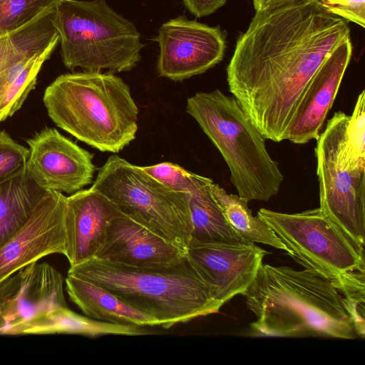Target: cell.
Segmentation results:
<instances>
[{"mask_svg": "<svg viewBox=\"0 0 365 365\" xmlns=\"http://www.w3.org/2000/svg\"><path fill=\"white\" fill-rule=\"evenodd\" d=\"M349 38L348 24L319 0H289L256 11L237 40L227 81L265 139L286 140L310 80Z\"/></svg>", "mask_w": 365, "mask_h": 365, "instance_id": "cell-1", "label": "cell"}, {"mask_svg": "<svg viewBox=\"0 0 365 365\" xmlns=\"http://www.w3.org/2000/svg\"><path fill=\"white\" fill-rule=\"evenodd\" d=\"M209 181L187 194L192 230L190 242L246 243L230 227L214 198Z\"/></svg>", "mask_w": 365, "mask_h": 365, "instance_id": "cell-20", "label": "cell"}, {"mask_svg": "<svg viewBox=\"0 0 365 365\" xmlns=\"http://www.w3.org/2000/svg\"><path fill=\"white\" fill-rule=\"evenodd\" d=\"M26 142V172L43 191L73 194L91 183L93 155L56 129L44 128Z\"/></svg>", "mask_w": 365, "mask_h": 365, "instance_id": "cell-12", "label": "cell"}, {"mask_svg": "<svg viewBox=\"0 0 365 365\" xmlns=\"http://www.w3.org/2000/svg\"><path fill=\"white\" fill-rule=\"evenodd\" d=\"M185 110L222 155L240 197L268 201L279 192L284 180L279 165L234 97L218 89L197 92L187 98Z\"/></svg>", "mask_w": 365, "mask_h": 365, "instance_id": "cell-5", "label": "cell"}, {"mask_svg": "<svg viewBox=\"0 0 365 365\" xmlns=\"http://www.w3.org/2000/svg\"><path fill=\"white\" fill-rule=\"evenodd\" d=\"M67 197L46 190L26 224L0 248V283L52 254L66 253Z\"/></svg>", "mask_w": 365, "mask_h": 365, "instance_id": "cell-11", "label": "cell"}, {"mask_svg": "<svg viewBox=\"0 0 365 365\" xmlns=\"http://www.w3.org/2000/svg\"><path fill=\"white\" fill-rule=\"evenodd\" d=\"M267 252L252 242H190L186 254L222 305L243 294Z\"/></svg>", "mask_w": 365, "mask_h": 365, "instance_id": "cell-13", "label": "cell"}, {"mask_svg": "<svg viewBox=\"0 0 365 365\" xmlns=\"http://www.w3.org/2000/svg\"><path fill=\"white\" fill-rule=\"evenodd\" d=\"M29 148L0 131V181L26 168Z\"/></svg>", "mask_w": 365, "mask_h": 365, "instance_id": "cell-27", "label": "cell"}, {"mask_svg": "<svg viewBox=\"0 0 365 365\" xmlns=\"http://www.w3.org/2000/svg\"><path fill=\"white\" fill-rule=\"evenodd\" d=\"M349 115L336 112L317 140L319 208L356 245L364 248L365 159L345 145Z\"/></svg>", "mask_w": 365, "mask_h": 365, "instance_id": "cell-8", "label": "cell"}, {"mask_svg": "<svg viewBox=\"0 0 365 365\" xmlns=\"http://www.w3.org/2000/svg\"><path fill=\"white\" fill-rule=\"evenodd\" d=\"M142 168L169 188L185 194L192 192L210 180L191 173L177 164L168 162Z\"/></svg>", "mask_w": 365, "mask_h": 365, "instance_id": "cell-26", "label": "cell"}, {"mask_svg": "<svg viewBox=\"0 0 365 365\" xmlns=\"http://www.w3.org/2000/svg\"><path fill=\"white\" fill-rule=\"evenodd\" d=\"M43 192L26 168L0 181V248L26 224Z\"/></svg>", "mask_w": 365, "mask_h": 365, "instance_id": "cell-19", "label": "cell"}, {"mask_svg": "<svg viewBox=\"0 0 365 365\" xmlns=\"http://www.w3.org/2000/svg\"><path fill=\"white\" fill-rule=\"evenodd\" d=\"M365 270L351 272L334 285L342 297L344 307L354 324L357 336L365 335Z\"/></svg>", "mask_w": 365, "mask_h": 365, "instance_id": "cell-25", "label": "cell"}, {"mask_svg": "<svg viewBox=\"0 0 365 365\" xmlns=\"http://www.w3.org/2000/svg\"><path fill=\"white\" fill-rule=\"evenodd\" d=\"M69 299L90 318L122 325L159 326L156 320L131 307L104 288L70 274L65 279Z\"/></svg>", "mask_w": 365, "mask_h": 365, "instance_id": "cell-18", "label": "cell"}, {"mask_svg": "<svg viewBox=\"0 0 365 365\" xmlns=\"http://www.w3.org/2000/svg\"><path fill=\"white\" fill-rule=\"evenodd\" d=\"M331 14L365 27V0H321Z\"/></svg>", "mask_w": 365, "mask_h": 365, "instance_id": "cell-28", "label": "cell"}, {"mask_svg": "<svg viewBox=\"0 0 365 365\" xmlns=\"http://www.w3.org/2000/svg\"><path fill=\"white\" fill-rule=\"evenodd\" d=\"M257 3H258V0H253L255 9L257 7Z\"/></svg>", "mask_w": 365, "mask_h": 365, "instance_id": "cell-31", "label": "cell"}, {"mask_svg": "<svg viewBox=\"0 0 365 365\" xmlns=\"http://www.w3.org/2000/svg\"><path fill=\"white\" fill-rule=\"evenodd\" d=\"M350 38L325 59L310 80L286 135V140L305 144L317 140L341 86L352 55Z\"/></svg>", "mask_w": 365, "mask_h": 365, "instance_id": "cell-15", "label": "cell"}, {"mask_svg": "<svg viewBox=\"0 0 365 365\" xmlns=\"http://www.w3.org/2000/svg\"><path fill=\"white\" fill-rule=\"evenodd\" d=\"M1 0H0V2H1Z\"/></svg>", "mask_w": 365, "mask_h": 365, "instance_id": "cell-32", "label": "cell"}, {"mask_svg": "<svg viewBox=\"0 0 365 365\" xmlns=\"http://www.w3.org/2000/svg\"><path fill=\"white\" fill-rule=\"evenodd\" d=\"M43 101L58 127L102 152L118 153L135 138L138 108L129 86L113 73L63 74Z\"/></svg>", "mask_w": 365, "mask_h": 365, "instance_id": "cell-4", "label": "cell"}, {"mask_svg": "<svg viewBox=\"0 0 365 365\" xmlns=\"http://www.w3.org/2000/svg\"><path fill=\"white\" fill-rule=\"evenodd\" d=\"M186 253L120 212L108 222L95 257L125 264H166Z\"/></svg>", "mask_w": 365, "mask_h": 365, "instance_id": "cell-17", "label": "cell"}, {"mask_svg": "<svg viewBox=\"0 0 365 365\" xmlns=\"http://www.w3.org/2000/svg\"><path fill=\"white\" fill-rule=\"evenodd\" d=\"M52 46L11 64L0 72V123L14 115L35 86L43 63L53 52Z\"/></svg>", "mask_w": 365, "mask_h": 365, "instance_id": "cell-21", "label": "cell"}, {"mask_svg": "<svg viewBox=\"0 0 365 365\" xmlns=\"http://www.w3.org/2000/svg\"><path fill=\"white\" fill-rule=\"evenodd\" d=\"M189 11L196 17L208 16L224 6L226 0H183Z\"/></svg>", "mask_w": 365, "mask_h": 365, "instance_id": "cell-29", "label": "cell"}, {"mask_svg": "<svg viewBox=\"0 0 365 365\" xmlns=\"http://www.w3.org/2000/svg\"><path fill=\"white\" fill-rule=\"evenodd\" d=\"M257 215L269 226L292 259L333 284L351 272L365 270L364 248L319 207L293 214L262 208Z\"/></svg>", "mask_w": 365, "mask_h": 365, "instance_id": "cell-9", "label": "cell"}, {"mask_svg": "<svg viewBox=\"0 0 365 365\" xmlns=\"http://www.w3.org/2000/svg\"><path fill=\"white\" fill-rule=\"evenodd\" d=\"M60 0H1L0 37L10 35L53 11Z\"/></svg>", "mask_w": 365, "mask_h": 365, "instance_id": "cell-24", "label": "cell"}, {"mask_svg": "<svg viewBox=\"0 0 365 365\" xmlns=\"http://www.w3.org/2000/svg\"><path fill=\"white\" fill-rule=\"evenodd\" d=\"M124 215L186 253L192 230L187 195L175 191L116 155L98 170L91 187Z\"/></svg>", "mask_w": 365, "mask_h": 365, "instance_id": "cell-7", "label": "cell"}, {"mask_svg": "<svg viewBox=\"0 0 365 365\" xmlns=\"http://www.w3.org/2000/svg\"><path fill=\"white\" fill-rule=\"evenodd\" d=\"M255 334L355 339L357 334L332 282L307 269L262 264L242 294Z\"/></svg>", "mask_w": 365, "mask_h": 365, "instance_id": "cell-2", "label": "cell"}, {"mask_svg": "<svg viewBox=\"0 0 365 365\" xmlns=\"http://www.w3.org/2000/svg\"><path fill=\"white\" fill-rule=\"evenodd\" d=\"M289 0H258L255 11L267 9L272 5Z\"/></svg>", "mask_w": 365, "mask_h": 365, "instance_id": "cell-30", "label": "cell"}, {"mask_svg": "<svg viewBox=\"0 0 365 365\" xmlns=\"http://www.w3.org/2000/svg\"><path fill=\"white\" fill-rule=\"evenodd\" d=\"M52 23L65 66L83 71H128L140 60L144 44L135 25L106 0H60Z\"/></svg>", "mask_w": 365, "mask_h": 365, "instance_id": "cell-6", "label": "cell"}, {"mask_svg": "<svg viewBox=\"0 0 365 365\" xmlns=\"http://www.w3.org/2000/svg\"><path fill=\"white\" fill-rule=\"evenodd\" d=\"M120 212L108 197L91 188L67 197L64 256L70 266L96 257L108 222Z\"/></svg>", "mask_w": 365, "mask_h": 365, "instance_id": "cell-16", "label": "cell"}, {"mask_svg": "<svg viewBox=\"0 0 365 365\" xmlns=\"http://www.w3.org/2000/svg\"><path fill=\"white\" fill-rule=\"evenodd\" d=\"M210 190L227 222L242 240L285 251V247L269 226L258 215H253L246 200L238 195L227 193L213 182L210 184Z\"/></svg>", "mask_w": 365, "mask_h": 365, "instance_id": "cell-22", "label": "cell"}, {"mask_svg": "<svg viewBox=\"0 0 365 365\" xmlns=\"http://www.w3.org/2000/svg\"><path fill=\"white\" fill-rule=\"evenodd\" d=\"M54 10L10 35L0 37V72L24 57L41 52L59 41L52 23Z\"/></svg>", "mask_w": 365, "mask_h": 365, "instance_id": "cell-23", "label": "cell"}, {"mask_svg": "<svg viewBox=\"0 0 365 365\" xmlns=\"http://www.w3.org/2000/svg\"><path fill=\"white\" fill-rule=\"evenodd\" d=\"M63 282L51 265L35 262L0 283V334L36 314L66 307Z\"/></svg>", "mask_w": 365, "mask_h": 365, "instance_id": "cell-14", "label": "cell"}, {"mask_svg": "<svg viewBox=\"0 0 365 365\" xmlns=\"http://www.w3.org/2000/svg\"><path fill=\"white\" fill-rule=\"evenodd\" d=\"M153 40L160 46L157 63L160 76L182 81L205 73L223 58L226 34L179 16L164 23Z\"/></svg>", "mask_w": 365, "mask_h": 365, "instance_id": "cell-10", "label": "cell"}, {"mask_svg": "<svg viewBox=\"0 0 365 365\" xmlns=\"http://www.w3.org/2000/svg\"><path fill=\"white\" fill-rule=\"evenodd\" d=\"M67 274L104 288L164 329L217 313L222 306L187 254L173 262L150 267L93 257L70 266Z\"/></svg>", "mask_w": 365, "mask_h": 365, "instance_id": "cell-3", "label": "cell"}]
</instances>
